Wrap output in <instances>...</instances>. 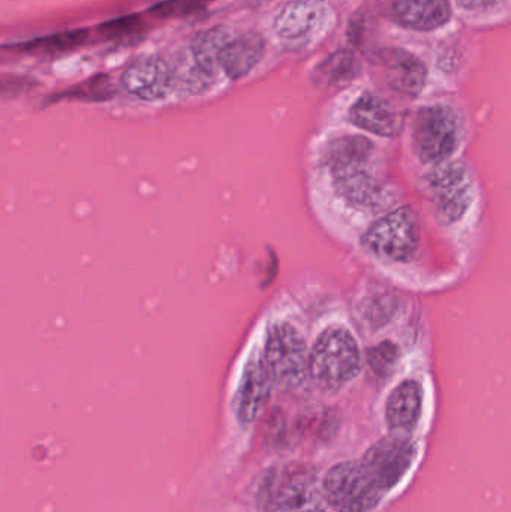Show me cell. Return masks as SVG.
I'll return each mask as SVG.
<instances>
[{"label": "cell", "instance_id": "obj_8", "mask_svg": "<svg viewBox=\"0 0 511 512\" xmlns=\"http://www.w3.org/2000/svg\"><path fill=\"white\" fill-rule=\"evenodd\" d=\"M426 189L441 224L458 222L473 201V179L464 164L446 161L426 176Z\"/></svg>", "mask_w": 511, "mask_h": 512}, {"label": "cell", "instance_id": "obj_22", "mask_svg": "<svg viewBox=\"0 0 511 512\" xmlns=\"http://www.w3.org/2000/svg\"><path fill=\"white\" fill-rule=\"evenodd\" d=\"M204 0H162L150 8L153 17L167 20V18H182L195 14L203 8Z\"/></svg>", "mask_w": 511, "mask_h": 512}, {"label": "cell", "instance_id": "obj_16", "mask_svg": "<svg viewBox=\"0 0 511 512\" xmlns=\"http://www.w3.org/2000/svg\"><path fill=\"white\" fill-rule=\"evenodd\" d=\"M264 53H266V41L260 33L246 32L242 35H234L222 50L219 65L231 80H240L261 62Z\"/></svg>", "mask_w": 511, "mask_h": 512}, {"label": "cell", "instance_id": "obj_10", "mask_svg": "<svg viewBox=\"0 0 511 512\" xmlns=\"http://www.w3.org/2000/svg\"><path fill=\"white\" fill-rule=\"evenodd\" d=\"M126 92L143 101L167 98L176 84V75L167 60L161 57H140L122 75Z\"/></svg>", "mask_w": 511, "mask_h": 512}, {"label": "cell", "instance_id": "obj_5", "mask_svg": "<svg viewBox=\"0 0 511 512\" xmlns=\"http://www.w3.org/2000/svg\"><path fill=\"white\" fill-rule=\"evenodd\" d=\"M462 125L458 113L449 105L423 107L413 126V149L423 164L449 161L461 143Z\"/></svg>", "mask_w": 511, "mask_h": 512}, {"label": "cell", "instance_id": "obj_17", "mask_svg": "<svg viewBox=\"0 0 511 512\" xmlns=\"http://www.w3.org/2000/svg\"><path fill=\"white\" fill-rule=\"evenodd\" d=\"M234 38L233 30L227 26H216L206 32L200 33L192 44V56H194V68L201 74L215 80L219 65V57L225 45Z\"/></svg>", "mask_w": 511, "mask_h": 512}, {"label": "cell", "instance_id": "obj_18", "mask_svg": "<svg viewBox=\"0 0 511 512\" xmlns=\"http://www.w3.org/2000/svg\"><path fill=\"white\" fill-rule=\"evenodd\" d=\"M318 17H320V11L314 2L296 0L288 3L276 17V33L287 41H299L312 32Z\"/></svg>", "mask_w": 511, "mask_h": 512}, {"label": "cell", "instance_id": "obj_7", "mask_svg": "<svg viewBox=\"0 0 511 512\" xmlns=\"http://www.w3.org/2000/svg\"><path fill=\"white\" fill-rule=\"evenodd\" d=\"M419 240L417 215L411 207L405 206L386 213L372 224L363 236V245L377 258L402 262L414 255Z\"/></svg>", "mask_w": 511, "mask_h": 512}, {"label": "cell", "instance_id": "obj_2", "mask_svg": "<svg viewBox=\"0 0 511 512\" xmlns=\"http://www.w3.org/2000/svg\"><path fill=\"white\" fill-rule=\"evenodd\" d=\"M317 471L303 463H279L264 472L257 492V512H324Z\"/></svg>", "mask_w": 511, "mask_h": 512}, {"label": "cell", "instance_id": "obj_9", "mask_svg": "<svg viewBox=\"0 0 511 512\" xmlns=\"http://www.w3.org/2000/svg\"><path fill=\"white\" fill-rule=\"evenodd\" d=\"M414 456L416 448L408 436L392 435L375 442L366 451L362 462L378 487L387 493L401 483L411 468Z\"/></svg>", "mask_w": 511, "mask_h": 512}, {"label": "cell", "instance_id": "obj_15", "mask_svg": "<svg viewBox=\"0 0 511 512\" xmlns=\"http://www.w3.org/2000/svg\"><path fill=\"white\" fill-rule=\"evenodd\" d=\"M423 411V388L414 379L393 388L386 403V423L392 435L410 436Z\"/></svg>", "mask_w": 511, "mask_h": 512}, {"label": "cell", "instance_id": "obj_12", "mask_svg": "<svg viewBox=\"0 0 511 512\" xmlns=\"http://www.w3.org/2000/svg\"><path fill=\"white\" fill-rule=\"evenodd\" d=\"M378 6L392 23L417 32L438 29L452 17L449 0H378Z\"/></svg>", "mask_w": 511, "mask_h": 512}, {"label": "cell", "instance_id": "obj_4", "mask_svg": "<svg viewBox=\"0 0 511 512\" xmlns=\"http://www.w3.org/2000/svg\"><path fill=\"white\" fill-rule=\"evenodd\" d=\"M321 487L326 505L335 512H371L384 496L362 460L333 466Z\"/></svg>", "mask_w": 511, "mask_h": 512}, {"label": "cell", "instance_id": "obj_23", "mask_svg": "<svg viewBox=\"0 0 511 512\" xmlns=\"http://www.w3.org/2000/svg\"><path fill=\"white\" fill-rule=\"evenodd\" d=\"M368 361L378 376H387L398 361V349L392 343H381L369 351Z\"/></svg>", "mask_w": 511, "mask_h": 512}, {"label": "cell", "instance_id": "obj_13", "mask_svg": "<svg viewBox=\"0 0 511 512\" xmlns=\"http://www.w3.org/2000/svg\"><path fill=\"white\" fill-rule=\"evenodd\" d=\"M275 387L263 357H254L243 370L242 381L234 400V412L240 426L249 427L255 423L260 412L270 399Z\"/></svg>", "mask_w": 511, "mask_h": 512}, {"label": "cell", "instance_id": "obj_14", "mask_svg": "<svg viewBox=\"0 0 511 512\" xmlns=\"http://www.w3.org/2000/svg\"><path fill=\"white\" fill-rule=\"evenodd\" d=\"M350 122L371 134L393 138L404 128V114L381 96L365 93L351 107Z\"/></svg>", "mask_w": 511, "mask_h": 512}, {"label": "cell", "instance_id": "obj_6", "mask_svg": "<svg viewBox=\"0 0 511 512\" xmlns=\"http://www.w3.org/2000/svg\"><path fill=\"white\" fill-rule=\"evenodd\" d=\"M263 360L275 387L284 390L299 387L309 375L308 346L300 331L288 322L270 328Z\"/></svg>", "mask_w": 511, "mask_h": 512}, {"label": "cell", "instance_id": "obj_20", "mask_svg": "<svg viewBox=\"0 0 511 512\" xmlns=\"http://www.w3.org/2000/svg\"><path fill=\"white\" fill-rule=\"evenodd\" d=\"M87 39H89V30H65V32H57L53 35L32 39V41L21 42V44L14 45V50L35 54L66 53V51L75 50V48L86 44Z\"/></svg>", "mask_w": 511, "mask_h": 512}, {"label": "cell", "instance_id": "obj_21", "mask_svg": "<svg viewBox=\"0 0 511 512\" xmlns=\"http://www.w3.org/2000/svg\"><path fill=\"white\" fill-rule=\"evenodd\" d=\"M98 30L108 41L117 42V44H134L143 38L146 26L140 15H125V17L105 21Z\"/></svg>", "mask_w": 511, "mask_h": 512}, {"label": "cell", "instance_id": "obj_3", "mask_svg": "<svg viewBox=\"0 0 511 512\" xmlns=\"http://www.w3.org/2000/svg\"><path fill=\"white\" fill-rule=\"evenodd\" d=\"M360 370V348L347 328H327L309 352V376L324 390L344 387L359 375Z\"/></svg>", "mask_w": 511, "mask_h": 512}, {"label": "cell", "instance_id": "obj_19", "mask_svg": "<svg viewBox=\"0 0 511 512\" xmlns=\"http://www.w3.org/2000/svg\"><path fill=\"white\" fill-rule=\"evenodd\" d=\"M362 65L351 51L339 50L330 54L314 71L315 84L320 86H338L350 83L359 77Z\"/></svg>", "mask_w": 511, "mask_h": 512}, {"label": "cell", "instance_id": "obj_1", "mask_svg": "<svg viewBox=\"0 0 511 512\" xmlns=\"http://www.w3.org/2000/svg\"><path fill=\"white\" fill-rule=\"evenodd\" d=\"M375 146L360 135H345L329 144L326 162L339 194L354 206L383 209L395 198L386 183L375 173Z\"/></svg>", "mask_w": 511, "mask_h": 512}, {"label": "cell", "instance_id": "obj_24", "mask_svg": "<svg viewBox=\"0 0 511 512\" xmlns=\"http://www.w3.org/2000/svg\"><path fill=\"white\" fill-rule=\"evenodd\" d=\"M324 512H326V511H324Z\"/></svg>", "mask_w": 511, "mask_h": 512}, {"label": "cell", "instance_id": "obj_11", "mask_svg": "<svg viewBox=\"0 0 511 512\" xmlns=\"http://www.w3.org/2000/svg\"><path fill=\"white\" fill-rule=\"evenodd\" d=\"M390 89L410 98L420 95L426 83V68L416 56L402 48H381L372 57Z\"/></svg>", "mask_w": 511, "mask_h": 512}]
</instances>
